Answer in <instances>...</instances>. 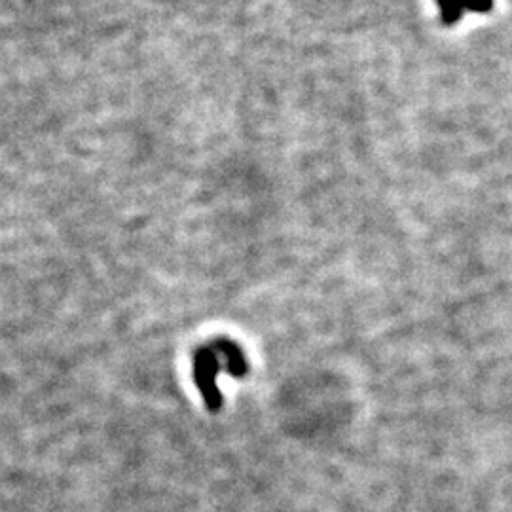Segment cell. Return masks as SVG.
<instances>
[{
  "instance_id": "cell-1",
  "label": "cell",
  "mask_w": 512,
  "mask_h": 512,
  "mask_svg": "<svg viewBox=\"0 0 512 512\" xmlns=\"http://www.w3.org/2000/svg\"><path fill=\"white\" fill-rule=\"evenodd\" d=\"M222 370L219 355L211 346H202L194 353V380L202 393L205 406L211 412H219L224 404L222 393L217 385V376Z\"/></svg>"
},
{
  "instance_id": "cell-3",
  "label": "cell",
  "mask_w": 512,
  "mask_h": 512,
  "mask_svg": "<svg viewBox=\"0 0 512 512\" xmlns=\"http://www.w3.org/2000/svg\"><path fill=\"white\" fill-rule=\"evenodd\" d=\"M211 348L215 349V353L219 355L220 365L224 366V370L234 376V378H243L249 372L247 359L243 355V351L236 342L228 340V338H219L211 344Z\"/></svg>"
},
{
  "instance_id": "cell-2",
  "label": "cell",
  "mask_w": 512,
  "mask_h": 512,
  "mask_svg": "<svg viewBox=\"0 0 512 512\" xmlns=\"http://www.w3.org/2000/svg\"><path fill=\"white\" fill-rule=\"evenodd\" d=\"M440 8V18L444 25H456L463 12L488 14L494 8V0H437Z\"/></svg>"
}]
</instances>
